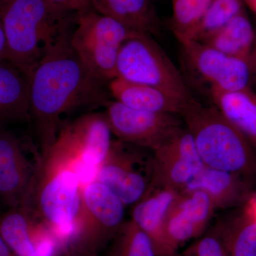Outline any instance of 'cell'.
<instances>
[{
  "label": "cell",
  "instance_id": "6da1fadb",
  "mask_svg": "<svg viewBox=\"0 0 256 256\" xmlns=\"http://www.w3.org/2000/svg\"><path fill=\"white\" fill-rule=\"evenodd\" d=\"M70 35L50 50L28 78L30 120L42 153L54 141L62 116L92 100L104 82L82 63L70 46Z\"/></svg>",
  "mask_w": 256,
  "mask_h": 256
},
{
  "label": "cell",
  "instance_id": "7a4b0ae2",
  "mask_svg": "<svg viewBox=\"0 0 256 256\" xmlns=\"http://www.w3.org/2000/svg\"><path fill=\"white\" fill-rule=\"evenodd\" d=\"M77 14L46 0H5L2 6L5 50L9 62L28 78L46 55L73 30Z\"/></svg>",
  "mask_w": 256,
  "mask_h": 256
},
{
  "label": "cell",
  "instance_id": "3957f363",
  "mask_svg": "<svg viewBox=\"0 0 256 256\" xmlns=\"http://www.w3.org/2000/svg\"><path fill=\"white\" fill-rule=\"evenodd\" d=\"M191 134L204 166L256 180V150L215 106L194 98L180 114Z\"/></svg>",
  "mask_w": 256,
  "mask_h": 256
},
{
  "label": "cell",
  "instance_id": "277c9868",
  "mask_svg": "<svg viewBox=\"0 0 256 256\" xmlns=\"http://www.w3.org/2000/svg\"><path fill=\"white\" fill-rule=\"evenodd\" d=\"M84 188L74 168L50 164L38 159L26 206L68 246L75 232Z\"/></svg>",
  "mask_w": 256,
  "mask_h": 256
},
{
  "label": "cell",
  "instance_id": "5b68a950",
  "mask_svg": "<svg viewBox=\"0 0 256 256\" xmlns=\"http://www.w3.org/2000/svg\"><path fill=\"white\" fill-rule=\"evenodd\" d=\"M112 136L105 112L85 114L62 126L40 160L74 168L84 186L95 180L110 149Z\"/></svg>",
  "mask_w": 256,
  "mask_h": 256
},
{
  "label": "cell",
  "instance_id": "8992f818",
  "mask_svg": "<svg viewBox=\"0 0 256 256\" xmlns=\"http://www.w3.org/2000/svg\"><path fill=\"white\" fill-rule=\"evenodd\" d=\"M139 33L92 9L78 13L70 44L82 63L102 82L116 78V65L124 42Z\"/></svg>",
  "mask_w": 256,
  "mask_h": 256
},
{
  "label": "cell",
  "instance_id": "52a82bcc",
  "mask_svg": "<svg viewBox=\"0 0 256 256\" xmlns=\"http://www.w3.org/2000/svg\"><path fill=\"white\" fill-rule=\"evenodd\" d=\"M116 78L150 86L186 102L194 98L182 74L148 34H136L120 50Z\"/></svg>",
  "mask_w": 256,
  "mask_h": 256
},
{
  "label": "cell",
  "instance_id": "ba28073f",
  "mask_svg": "<svg viewBox=\"0 0 256 256\" xmlns=\"http://www.w3.org/2000/svg\"><path fill=\"white\" fill-rule=\"evenodd\" d=\"M126 208L124 202L104 184L96 180L86 184L82 188L75 232L66 248L98 254L124 225Z\"/></svg>",
  "mask_w": 256,
  "mask_h": 256
},
{
  "label": "cell",
  "instance_id": "9c48e42d",
  "mask_svg": "<svg viewBox=\"0 0 256 256\" xmlns=\"http://www.w3.org/2000/svg\"><path fill=\"white\" fill-rule=\"evenodd\" d=\"M153 174L152 150L116 138L96 172L95 180L105 184L129 206L149 194Z\"/></svg>",
  "mask_w": 256,
  "mask_h": 256
},
{
  "label": "cell",
  "instance_id": "30bf717a",
  "mask_svg": "<svg viewBox=\"0 0 256 256\" xmlns=\"http://www.w3.org/2000/svg\"><path fill=\"white\" fill-rule=\"evenodd\" d=\"M105 114L116 138L152 150L184 127L180 114L136 110L114 100L107 102Z\"/></svg>",
  "mask_w": 256,
  "mask_h": 256
},
{
  "label": "cell",
  "instance_id": "8fae6325",
  "mask_svg": "<svg viewBox=\"0 0 256 256\" xmlns=\"http://www.w3.org/2000/svg\"><path fill=\"white\" fill-rule=\"evenodd\" d=\"M0 235L16 256H60L65 246L28 207L0 212Z\"/></svg>",
  "mask_w": 256,
  "mask_h": 256
},
{
  "label": "cell",
  "instance_id": "7c38bea8",
  "mask_svg": "<svg viewBox=\"0 0 256 256\" xmlns=\"http://www.w3.org/2000/svg\"><path fill=\"white\" fill-rule=\"evenodd\" d=\"M152 151L154 174L151 190L162 188L183 192L204 166L184 126Z\"/></svg>",
  "mask_w": 256,
  "mask_h": 256
},
{
  "label": "cell",
  "instance_id": "4fadbf2b",
  "mask_svg": "<svg viewBox=\"0 0 256 256\" xmlns=\"http://www.w3.org/2000/svg\"><path fill=\"white\" fill-rule=\"evenodd\" d=\"M180 44L186 63L203 82L210 84V88L232 92L252 87L246 60L225 54L202 42Z\"/></svg>",
  "mask_w": 256,
  "mask_h": 256
},
{
  "label": "cell",
  "instance_id": "5bb4252c",
  "mask_svg": "<svg viewBox=\"0 0 256 256\" xmlns=\"http://www.w3.org/2000/svg\"><path fill=\"white\" fill-rule=\"evenodd\" d=\"M37 162L32 163L14 133L0 130V204L5 210L23 204L31 188Z\"/></svg>",
  "mask_w": 256,
  "mask_h": 256
},
{
  "label": "cell",
  "instance_id": "9a60e30c",
  "mask_svg": "<svg viewBox=\"0 0 256 256\" xmlns=\"http://www.w3.org/2000/svg\"><path fill=\"white\" fill-rule=\"evenodd\" d=\"M216 210L210 197L201 190L181 192L170 210L166 230L172 244L178 248L202 236Z\"/></svg>",
  "mask_w": 256,
  "mask_h": 256
},
{
  "label": "cell",
  "instance_id": "2e32d148",
  "mask_svg": "<svg viewBox=\"0 0 256 256\" xmlns=\"http://www.w3.org/2000/svg\"><path fill=\"white\" fill-rule=\"evenodd\" d=\"M180 193L169 188H152L132 206L131 220L150 239L158 256H176L178 250L166 230V222Z\"/></svg>",
  "mask_w": 256,
  "mask_h": 256
},
{
  "label": "cell",
  "instance_id": "e0dca14e",
  "mask_svg": "<svg viewBox=\"0 0 256 256\" xmlns=\"http://www.w3.org/2000/svg\"><path fill=\"white\" fill-rule=\"evenodd\" d=\"M254 182L240 175L204 166L182 192H205L216 210L238 208L252 198Z\"/></svg>",
  "mask_w": 256,
  "mask_h": 256
},
{
  "label": "cell",
  "instance_id": "ac0fdd59",
  "mask_svg": "<svg viewBox=\"0 0 256 256\" xmlns=\"http://www.w3.org/2000/svg\"><path fill=\"white\" fill-rule=\"evenodd\" d=\"M30 121L28 78L14 66L0 60V130Z\"/></svg>",
  "mask_w": 256,
  "mask_h": 256
},
{
  "label": "cell",
  "instance_id": "d6986e66",
  "mask_svg": "<svg viewBox=\"0 0 256 256\" xmlns=\"http://www.w3.org/2000/svg\"><path fill=\"white\" fill-rule=\"evenodd\" d=\"M92 9L126 26L159 36L162 26L152 0H92Z\"/></svg>",
  "mask_w": 256,
  "mask_h": 256
},
{
  "label": "cell",
  "instance_id": "ffe728a7",
  "mask_svg": "<svg viewBox=\"0 0 256 256\" xmlns=\"http://www.w3.org/2000/svg\"><path fill=\"white\" fill-rule=\"evenodd\" d=\"M109 90L114 100L146 112L180 114L186 104L156 88L119 78L109 82Z\"/></svg>",
  "mask_w": 256,
  "mask_h": 256
},
{
  "label": "cell",
  "instance_id": "44dd1931",
  "mask_svg": "<svg viewBox=\"0 0 256 256\" xmlns=\"http://www.w3.org/2000/svg\"><path fill=\"white\" fill-rule=\"evenodd\" d=\"M210 96L213 106L256 150V92L252 87L232 92L210 88Z\"/></svg>",
  "mask_w": 256,
  "mask_h": 256
},
{
  "label": "cell",
  "instance_id": "7402d4cb",
  "mask_svg": "<svg viewBox=\"0 0 256 256\" xmlns=\"http://www.w3.org/2000/svg\"><path fill=\"white\" fill-rule=\"evenodd\" d=\"M214 228L228 256H256V214L252 208L238 207Z\"/></svg>",
  "mask_w": 256,
  "mask_h": 256
},
{
  "label": "cell",
  "instance_id": "603a6c76",
  "mask_svg": "<svg viewBox=\"0 0 256 256\" xmlns=\"http://www.w3.org/2000/svg\"><path fill=\"white\" fill-rule=\"evenodd\" d=\"M256 34L245 10L202 43L225 54L248 62Z\"/></svg>",
  "mask_w": 256,
  "mask_h": 256
},
{
  "label": "cell",
  "instance_id": "cb8c5ba5",
  "mask_svg": "<svg viewBox=\"0 0 256 256\" xmlns=\"http://www.w3.org/2000/svg\"><path fill=\"white\" fill-rule=\"evenodd\" d=\"M244 10L242 0H213L188 41L203 42Z\"/></svg>",
  "mask_w": 256,
  "mask_h": 256
},
{
  "label": "cell",
  "instance_id": "d4e9b609",
  "mask_svg": "<svg viewBox=\"0 0 256 256\" xmlns=\"http://www.w3.org/2000/svg\"><path fill=\"white\" fill-rule=\"evenodd\" d=\"M213 0H172L170 28L180 43L188 41Z\"/></svg>",
  "mask_w": 256,
  "mask_h": 256
},
{
  "label": "cell",
  "instance_id": "484cf974",
  "mask_svg": "<svg viewBox=\"0 0 256 256\" xmlns=\"http://www.w3.org/2000/svg\"><path fill=\"white\" fill-rule=\"evenodd\" d=\"M112 242L110 256H158L150 239L131 220L124 222Z\"/></svg>",
  "mask_w": 256,
  "mask_h": 256
},
{
  "label": "cell",
  "instance_id": "4316f807",
  "mask_svg": "<svg viewBox=\"0 0 256 256\" xmlns=\"http://www.w3.org/2000/svg\"><path fill=\"white\" fill-rule=\"evenodd\" d=\"M190 256H228L215 228L185 252Z\"/></svg>",
  "mask_w": 256,
  "mask_h": 256
},
{
  "label": "cell",
  "instance_id": "83f0119b",
  "mask_svg": "<svg viewBox=\"0 0 256 256\" xmlns=\"http://www.w3.org/2000/svg\"><path fill=\"white\" fill-rule=\"evenodd\" d=\"M50 4L58 9L78 14L82 12L92 10V0H46Z\"/></svg>",
  "mask_w": 256,
  "mask_h": 256
},
{
  "label": "cell",
  "instance_id": "f1b7e54d",
  "mask_svg": "<svg viewBox=\"0 0 256 256\" xmlns=\"http://www.w3.org/2000/svg\"><path fill=\"white\" fill-rule=\"evenodd\" d=\"M248 64L249 69H250L252 87L254 86L256 89V34L255 42H254V46H252V52H250Z\"/></svg>",
  "mask_w": 256,
  "mask_h": 256
},
{
  "label": "cell",
  "instance_id": "f546056e",
  "mask_svg": "<svg viewBox=\"0 0 256 256\" xmlns=\"http://www.w3.org/2000/svg\"><path fill=\"white\" fill-rule=\"evenodd\" d=\"M2 3V0H0V60H2V58L3 54H4L5 50V45H6L4 28H3L2 21L1 16Z\"/></svg>",
  "mask_w": 256,
  "mask_h": 256
},
{
  "label": "cell",
  "instance_id": "4dcf8cb0",
  "mask_svg": "<svg viewBox=\"0 0 256 256\" xmlns=\"http://www.w3.org/2000/svg\"><path fill=\"white\" fill-rule=\"evenodd\" d=\"M0 256H16L0 235Z\"/></svg>",
  "mask_w": 256,
  "mask_h": 256
},
{
  "label": "cell",
  "instance_id": "1f68e13d",
  "mask_svg": "<svg viewBox=\"0 0 256 256\" xmlns=\"http://www.w3.org/2000/svg\"><path fill=\"white\" fill-rule=\"evenodd\" d=\"M60 256H99L98 254H92V252H78V250H72L66 248Z\"/></svg>",
  "mask_w": 256,
  "mask_h": 256
},
{
  "label": "cell",
  "instance_id": "d6a6232c",
  "mask_svg": "<svg viewBox=\"0 0 256 256\" xmlns=\"http://www.w3.org/2000/svg\"><path fill=\"white\" fill-rule=\"evenodd\" d=\"M242 2L256 14V0H242Z\"/></svg>",
  "mask_w": 256,
  "mask_h": 256
},
{
  "label": "cell",
  "instance_id": "836d02e7",
  "mask_svg": "<svg viewBox=\"0 0 256 256\" xmlns=\"http://www.w3.org/2000/svg\"><path fill=\"white\" fill-rule=\"evenodd\" d=\"M2 1H5V0H2Z\"/></svg>",
  "mask_w": 256,
  "mask_h": 256
},
{
  "label": "cell",
  "instance_id": "e575fe53",
  "mask_svg": "<svg viewBox=\"0 0 256 256\" xmlns=\"http://www.w3.org/2000/svg\"><path fill=\"white\" fill-rule=\"evenodd\" d=\"M0 212H1V210H0Z\"/></svg>",
  "mask_w": 256,
  "mask_h": 256
}]
</instances>
